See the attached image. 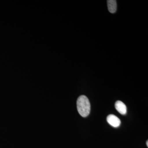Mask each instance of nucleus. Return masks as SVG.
Here are the masks:
<instances>
[{"label":"nucleus","mask_w":148,"mask_h":148,"mask_svg":"<svg viewBox=\"0 0 148 148\" xmlns=\"http://www.w3.org/2000/svg\"><path fill=\"white\" fill-rule=\"evenodd\" d=\"M115 107L116 110L121 114L125 115L127 113V107L122 101H117L115 104Z\"/></svg>","instance_id":"nucleus-3"},{"label":"nucleus","mask_w":148,"mask_h":148,"mask_svg":"<svg viewBox=\"0 0 148 148\" xmlns=\"http://www.w3.org/2000/svg\"><path fill=\"white\" fill-rule=\"evenodd\" d=\"M146 144H147V146L148 147V141H147V143H146Z\"/></svg>","instance_id":"nucleus-5"},{"label":"nucleus","mask_w":148,"mask_h":148,"mask_svg":"<svg viewBox=\"0 0 148 148\" xmlns=\"http://www.w3.org/2000/svg\"><path fill=\"white\" fill-rule=\"evenodd\" d=\"M107 121L109 124L114 127H119L121 123L119 119L113 114H110L108 116Z\"/></svg>","instance_id":"nucleus-2"},{"label":"nucleus","mask_w":148,"mask_h":148,"mask_svg":"<svg viewBox=\"0 0 148 148\" xmlns=\"http://www.w3.org/2000/svg\"><path fill=\"white\" fill-rule=\"evenodd\" d=\"M108 9L111 13H114L117 10L116 1V0H108L107 1Z\"/></svg>","instance_id":"nucleus-4"},{"label":"nucleus","mask_w":148,"mask_h":148,"mask_svg":"<svg viewBox=\"0 0 148 148\" xmlns=\"http://www.w3.org/2000/svg\"><path fill=\"white\" fill-rule=\"evenodd\" d=\"M77 106L78 112L82 116L86 117L90 114V102L85 95H81L78 98L77 101Z\"/></svg>","instance_id":"nucleus-1"}]
</instances>
